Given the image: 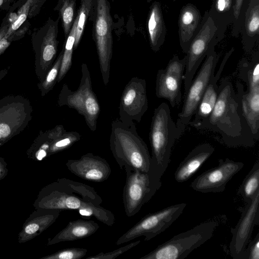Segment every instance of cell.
<instances>
[{
  "label": "cell",
  "mask_w": 259,
  "mask_h": 259,
  "mask_svg": "<svg viewBox=\"0 0 259 259\" xmlns=\"http://www.w3.org/2000/svg\"><path fill=\"white\" fill-rule=\"evenodd\" d=\"M197 129L220 134L224 143L229 147H253L255 144L240 99L232 83L227 78L221 80L214 108Z\"/></svg>",
  "instance_id": "7a4b0ae2"
},
{
  "label": "cell",
  "mask_w": 259,
  "mask_h": 259,
  "mask_svg": "<svg viewBox=\"0 0 259 259\" xmlns=\"http://www.w3.org/2000/svg\"><path fill=\"white\" fill-rule=\"evenodd\" d=\"M259 191V162H256L243 181L239 193L245 200L251 198Z\"/></svg>",
  "instance_id": "f546056e"
},
{
  "label": "cell",
  "mask_w": 259,
  "mask_h": 259,
  "mask_svg": "<svg viewBox=\"0 0 259 259\" xmlns=\"http://www.w3.org/2000/svg\"><path fill=\"white\" fill-rule=\"evenodd\" d=\"M235 3L234 5L233 6V16L234 17L235 20H237L240 14L241 9L242 8V6L243 4V2L244 0H234Z\"/></svg>",
  "instance_id": "d590c367"
},
{
  "label": "cell",
  "mask_w": 259,
  "mask_h": 259,
  "mask_svg": "<svg viewBox=\"0 0 259 259\" xmlns=\"http://www.w3.org/2000/svg\"><path fill=\"white\" fill-rule=\"evenodd\" d=\"M232 5V0H215L214 12L218 14H225L230 11Z\"/></svg>",
  "instance_id": "e575fe53"
},
{
  "label": "cell",
  "mask_w": 259,
  "mask_h": 259,
  "mask_svg": "<svg viewBox=\"0 0 259 259\" xmlns=\"http://www.w3.org/2000/svg\"><path fill=\"white\" fill-rule=\"evenodd\" d=\"M63 53V50L62 49L53 66L47 72L43 80L39 81L37 83V87L41 96H46L51 91L57 82V78L62 62Z\"/></svg>",
  "instance_id": "4dcf8cb0"
},
{
  "label": "cell",
  "mask_w": 259,
  "mask_h": 259,
  "mask_svg": "<svg viewBox=\"0 0 259 259\" xmlns=\"http://www.w3.org/2000/svg\"><path fill=\"white\" fill-rule=\"evenodd\" d=\"M214 151V147L209 143H203L195 147L177 168L175 172L176 181L183 183L189 180Z\"/></svg>",
  "instance_id": "7402d4cb"
},
{
  "label": "cell",
  "mask_w": 259,
  "mask_h": 259,
  "mask_svg": "<svg viewBox=\"0 0 259 259\" xmlns=\"http://www.w3.org/2000/svg\"><path fill=\"white\" fill-rule=\"evenodd\" d=\"M76 0H58L54 10L58 11L65 38L69 34L76 15Z\"/></svg>",
  "instance_id": "83f0119b"
},
{
  "label": "cell",
  "mask_w": 259,
  "mask_h": 259,
  "mask_svg": "<svg viewBox=\"0 0 259 259\" xmlns=\"http://www.w3.org/2000/svg\"><path fill=\"white\" fill-rule=\"evenodd\" d=\"M222 38L218 26L208 12H205L198 30L186 54L187 60L184 74L185 95L198 67L212 45Z\"/></svg>",
  "instance_id": "ba28073f"
},
{
  "label": "cell",
  "mask_w": 259,
  "mask_h": 259,
  "mask_svg": "<svg viewBox=\"0 0 259 259\" xmlns=\"http://www.w3.org/2000/svg\"><path fill=\"white\" fill-rule=\"evenodd\" d=\"M140 242L141 241L139 240L110 252L106 253L101 252L97 254L90 256L87 257V259H114L132 248L135 247L140 243Z\"/></svg>",
  "instance_id": "d6a6232c"
},
{
  "label": "cell",
  "mask_w": 259,
  "mask_h": 259,
  "mask_svg": "<svg viewBox=\"0 0 259 259\" xmlns=\"http://www.w3.org/2000/svg\"><path fill=\"white\" fill-rule=\"evenodd\" d=\"M234 49L232 48L225 55L220 67L215 74H214L210 80L198 104L192 120H190L188 125L196 128L200 123L206 119L211 113L218 96L219 86L217 84L224 67Z\"/></svg>",
  "instance_id": "ffe728a7"
},
{
  "label": "cell",
  "mask_w": 259,
  "mask_h": 259,
  "mask_svg": "<svg viewBox=\"0 0 259 259\" xmlns=\"http://www.w3.org/2000/svg\"><path fill=\"white\" fill-rule=\"evenodd\" d=\"M244 259H259V233L245 250Z\"/></svg>",
  "instance_id": "836d02e7"
},
{
  "label": "cell",
  "mask_w": 259,
  "mask_h": 259,
  "mask_svg": "<svg viewBox=\"0 0 259 259\" xmlns=\"http://www.w3.org/2000/svg\"><path fill=\"white\" fill-rule=\"evenodd\" d=\"M87 249L83 248L71 247L63 249L48 255L44 259H80L87 253Z\"/></svg>",
  "instance_id": "1f68e13d"
},
{
  "label": "cell",
  "mask_w": 259,
  "mask_h": 259,
  "mask_svg": "<svg viewBox=\"0 0 259 259\" xmlns=\"http://www.w3.org/2000/svg\"><path fill=\"white\" fill-rule=\"evenodd\" d=\"M247 202L241 217L234 229L229 249L234 259H244L245 250L251 237L254 225L258 223L259 191Z\"/></svg>",
  "instance_id": "2e32d148"
},
{
  "label": "cell",
  "mask_w": 259,
  "mask_h": 259,
  "mask_svg": "<svg viewBox=\"0 0 259 259\" xmlns=\"http://www.w3.org/2000/svg\"><path fill=\"white\" fill-rule=\"evenodd\" d=\"M148 108L146 81L138 77H133L122 92L118 119L124 123H139Z\"/></svg>",
  "instance_id": "9a60e30c"
},
{
  "label": "cell",
  "mask_w": 259,
  "mask_h": 259,
  "mask_svg": "<svg viewBox=\"0 0 259 259\" xmlns=\"http://www.w3.org/2000/svg\"><path fill=\"white\" fill-rule=\"evenodd\" d=\"M66 166L74 175L93 182H104L111 173L110 165L104 158L91 153L77 159H68Z\"/></svg>",
  "instance_id": "d6986e66"
},
{
  "label": "cell",
  "mask_w": 259,
  "mask_h": 259,
  "mask_svg": "<svg viewBox=\"0 0 259 259\" xmlns=\"http://www.w3.org/2000/svg\"><path fill=\"white\" fill-rule=\"evenodd\" d=\"M102 199L95 189L68 178L58 179L44 187L34 203L36 209L76 210L93 217L108 226L115 223L114 214L100 206Z\"/></svg>",
  "instance_id": "6da1fadb"
},
{
  "label": "cell",
  "mask_w": 259,
  "mask_h": 259,
  "mask_svg": "<svg viewBox=\"0 0 259 259\" xmlns=\"http://www.w3.org/2000/svg\"><path fill=\"white\" fill-rule=\"evenodd\" d=\"M5 163L4 159L0 157V179L3 178L7 174V169L4 165Z\"/></svg>",
  "instance_id": "f35d334b"
},
{
  "label": "cell",
  "mask_w": 259,
  "mask_h": 259,
  "mask_svg": "<svg viewBox=\"0 0 259 259\" xmlns=\"http://www.w3.org/2000/svg\"><path fill=\"white\" fill-rule=\"evenodd\" d=\"M93 22V38L98 56L100 69L105 86L109 80L112 56V19L108 0H96Z\"/></svg>",
  "instance_id": "52a82bcc"
},
{
  "label": "cell",
  "mask_w": 259,
  "mask_h": 259,
  "mask_svg": "<svg viewBox=\"0 0 259 259\" xmlns=\"http://www.w3.org/2000/svg\"><path fill=\"white\" fill-rule=\"evenodd\" d=\"M172 1H174V2L176 1V0H172Z\"/></svg>",
  "instance_id": "b9f144b4"
},
{
  "label": "cell",
  "mask_w": 259,
  "mask_h": 259,
  "mask_svg": "<svg viewBox=\"0 0 259 259\" xmlns=\"http://www.w3.org/2000/svg\"><path fill=\"white\" fill-rule=\"evenodd\" d=\"M215 46L212 45L209 49L197 75L192 80L185 95L182 109L178 114V118L176 123L181 135L191 120L210 80L214 74L218 62Z\"/></svg>",
  "instance_id": "30bf717a"
},
{
  "label": "cell",
  "mask_w": 259,
  "mask_h": 259,
  "mask_svg": "<svg viewBox=\"0 0 259 259\" xmlns=\"http://www.w3.org/2000/svg\"><path fill=\"white\" fill-rule=\"evenodd\" d=\"M59 17L56 20L49 18L31 35L32 48L35 55V72L39 81L43 80L53 66L57 55Z\"/></svg>",
  "instance_id": "8fae6325"
},
{
  "label": "cell",
  "mask_w": 259,
  "mask_h": 259,
  "mask_svg": "<svg viewBox=\"0 0 259 259\" xmlns=\"http://www.w3.org/2000/svg\"><path fill=\"white\" fill-rule=\"evenodd\" d=\"M32 112L29 99L21 95H9L0 99V146L28 125Z\"/></svg>",
  "instance_id": "9c48e42d"
},
{
  "label": "cell",
  "mask_w": 259,
  "mask_h": 259,
  "mask_svg": "<svg viewBox=\"0 0 259 259\" xmlns=\"http://www.w3.org/2000/svg\"><path fill=\"white\" fill-rule=\"evenodd\" d=\"M99 228V225L93 220H77L70 221L53 238L48 239L47 245L83 239L92 235Z\"/></svg>",
  "instance_id": "cb8c5ba5"
},
{
  "label": "cell",
  "mask_w": 259,
  "mask_h": 259,
  "mask_svg": "<svg viewBox=\"0 0 259 259\" xmlns=\"http://www.w3.org/2000/svg\"><path fill=\"white\" fill-rule=\"evenodd\" d=\"M6 0H0V7L4 4Z\"/></svg>",
  "instance_id": "60d3db41"
},
{
  "label": "cell",
  "mask_w": 259,
  "mask_h": 259,
  "mask_svg": "<svg viewBox=\"0 0 259 259\" xmlns=\"http://www.w3.org/2000/svg\"><path fill=\"white\" fill-rule=\"evenodd\" d=\"M81 77L78 89L74 91L64 84L59 94L57 103L60 107L67 106L75 109L84 118L91 131L97 128V121L100 107L93 90L90 73L88 66L81 64Z\"/></svg>",
  "instance_id": "8992f818"
},
{
  "label": "cell",
  "mask_w": 259,
  "mask_h": 259,
  "mask_svg": "<svg viewBox=\"0 0 259 259\" xmlns=\"http://www.w3.org/2000/svg\"><path fill=\"white\" fill-rule=\"evenodd\" d=\"M126 174L122 199L126 215L136 214L160 188L151 181L148 172L130 167L123 168Z\"/></svg>",
  "instance_id": "4fadbf2b"
},
{
  "label": "cell",
  "mask_w": 259,
  "mask_h": 259,
  "mask_svg": "<svg viewBox=\"0 0 259 259\" xmlns=\"http://www.w3.org/2000/svg\"><path fill=\"white\" fill-rule=\"evenodd\" d=\"M12 41L5 36L0 40V55L3 54L10 45Z\"/></svg>",
  "instance_id": "8d00e7d4"
},
{
  "label": "cell",
  "mask_w": 259,
  "mask_h": 259,
  "mask_svg": "<svg viewBox=\"0 0 259 259\" xmlns=\"http://www.w3.org/2000/svg\"><path fill=\"white\" fill-rule=\"evenodd\" d=\"M60 211L57 210L36 209L24 223L19 235V242H25L39 235L56 221Z\"/></svg>",
  "instance_id": "603a6c76"
},
{
  "label": "cell",
  "mask_w": 259,
  "mask_h": 259,
  "mask_svg": "<svg viewBox=\"0 0 259 259\" xmlns=\"http://www.w3.org/2000/svg\"><path fill=\"white\" fill-rule=\"evenodd\" d=\"M182 135L173 121L168 105L161 103L155 109L152 118L149 140L152 150L148 174L152 182L161 187V178L170 160L171 149Z\"/></svg>",
  "instance_id": "3957f363"
},
{
  "label": "cell",
  "mask_w": 259,
  "mask_h": 259,
  "mask_svg": "<svg viewBox=\"0 0 259 259\" xmlns=\"http://www.w3.org/2000/svg\"><path fill=\"white\" fill-rule=\"evenodd\" d=\"M186 55L180 59L174 55L164 69L158 71L156 79V95L167 100L174 108L182 99L181 86L184 77Z\"/></svg>",
  "instance_id": "5bb4252c"
},
{
  "label": "cell",
  "mask_w": 259,
  "mask_h": 259,
  "mask_svg": "<svg viewBox=\"0 0 259 259\" xmlns=\"http://www.w3.org/2000/svg\"><path fill=\"white\" fill-rule=\"evenodd\" d=\"M242 34V43L245 51L249 53L259 34V0H251L245 13Z\"/></svg>",
  "instance_id": "484cf974"
},
{
  "label": "cell",
  "mask_w": 259,
  "mask_h": 259,
  "mask_svg": "<svg viewBox=\"0 0 259 259\" xmlns=\"http://www.w3.org/2000/svg\"><path fill=\"white\" fill-rule=\"evenodd\" d=\"M214 221L203 222L176 235L140 259H184L210 239L218 226Z\"/></svg>",
  "instance_id": "5b68a950"
},
{
  "label": "cell",
  "mask_w": 259,
  "mask_h": 259,
  "mask_svg": "<svg viewBox=\"0 0 259 259\" xmlns=\"http://www.w3.org/2000/svg\"><path fill=\"white\" fill-rule=\"evenodd\" d=\"M80 139L76 132L66 131L62 125L40 132L28 150L38 160L70 147Z\"/></svg>",
  "instance_id": "e0dca14e"
},
{
  "label": "cell",
  "mask_w": 259,
  "mask_h": 259,
  "mask_svg": "<svg viewBox=\"0 0 259 259\" xmlns=\"http://www.w3.org/2000/svg\"><path fill=\"white\" fill-rule=\"evenodd\" d=\"M201 20L200 11L195 5L188 4L181 9L178 19V32L180 46L184 53H187Z\"/></svg>",
  "instance_id": "44dd1931"
},
{
  "label": "cell",
  "mask_w": 259,
  "mask_h": 259,
  "mask_svg": "<svg viewBox=\"0 0 259 259\" xmlns=\"http://www.w3.org/2000/svg\"><path fill=\"white\" fill-rule=\"evenodd\" d=\"M96 0H80L79 8L76 12L77 19L74 50L78 47L88 20L92 21Z\"/></svg>",
  "instance_id": "4316f807"
},
{
  "label": "cell",
  "mask_w": 259,
  "mask_h": 259,
  "mask_svg": "<svg viewBox=\"0 0 259 259\" xmlns=\"http://www.w3.org/2000/svg\"><path fill=\"white\" fill-rule=\"evenodd\" d=\"M147 27L150 47L157 52L163 45L166 34L161 5L158 2H154L150 7Z\"/></svg>",
  "instance_id": "d4e9b609"
},
{
  "label": "cell",
  "mask_w": 259,
  "mask_h": 259,
  "mask_svg": "<svg viewBox=\"0 0 259 259\" xmlns=\"http://www.w3.org/2000/svg\"><path fill=\"white\" fill-rule=\"evenodd\" d=\"M77 23V19L75 17L70 32L65 38V42L63 48V53L62 62L57 83H59L63 79L72 65V53L74 50Z\"/></svg>",
  "instance_id": "f1b7e54d"
},
{
  "label": "cell",
  "mask_w": 259,
  "mask_h": 259,
  "mask_svg": "<svg viewBox=\"0 0 259 259\" xmlns=\"http://www.w3.org/2000/svg\"><path fill=\"white\" fill-rule=\"evenodd\" d=\"M9 72L8 68H5L0 70V81L6 76Z\"/></svg>",
  "instance_id": "ab89813d"
},
{
  "label": "cell",
  "mask_w": 259,
  "mask_h": 259,
  "mask_svg": "<svg viewBox=\"0 0 259 259\" xmlns=\"http://www.w3.org/2000/svg\"><path fill=\"white\" fill-rule=\"evenodd\" d=\"M242 162L229 158L221 159L217 166L198 176L191 184L194 190L202 193H218L225 191L228 182L243 167Z\"/></svg>",
  "instance_id": "ac0fdd59"
},
{
  "label": "cell",
  "mask_w": 259,
  "mask_h": 259,
  "mask_svg": "<svg viewBox=\"0 0 259 259\" xmlns=\"http://www.w3.org/2000/svg\"><path fill=\"white\" fill-rule=\"evenodd\" d=\"M111 151L121 169L130 167L148 172L151 156L145 142L137 131L136 123H124L118 118L111 122Z\"/></svg>",
  "instance_id": "277c9868"
},
{
  "label": "cell",
  "mask_w": 259,
  "mask_h": 259,
  "mask_svg": "<svg viewBox=\"0 0 259 259\" xmlns=\"http://www.w3.org/2000/svg\"><path fill=\"white\" fill-rule=\"evenodd\" d=\"M10 24L9 21H3L0 27V40L5 36Z\"/></svg>",
  "instance_id": "74e56055"
},
{
  "label": "cell",
  "mask_w": 259,
  "mask_h": 259,
  "mask_svg": "<svg viewBox=\"0 0 259 259\" xmlns=\"http://www.w3.org/2000/svg\"><path fill=\"white\" fill-rule=\"evenodd\" d=\"M187 204L181 203L149 214L122 234L116 245L127 243L140 236L148 241L165 231L181 214Z\"/></svg>",
  "instance_id": "7c38bea8"
}]
</instances>
